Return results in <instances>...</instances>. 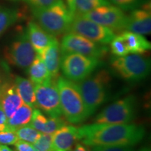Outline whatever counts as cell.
Masks as SVG:
<instances>
[{
    "label": "cell",
    "instance_id": "1",
    "mask_svg": "<svg viewBox=\"0 0 151 151\" xmlns=\"http://www.w3.org/2000/svg\"><path fill=\"white\" fill-rule=\"evenodd\" d=\"M146 130L134 124L94 123L78 128L77 139L88 146H133L144 137Z\"/></svg>",
    "mask_w": 151,
    "mask_h": 151
},
{
    "label": "cell",
    "instance_id": "2",
    "mask_svg": "<svg viewBox=\"0 0 151 151\" xmlns=\"http://www.w3.org/2000/svg\"><path fill=\"white\" fill-rule=\"evenodd\" d=\"M110 80L109 73L103 69L76 83L82 96L88 117L106 101Z\"/></svg>",
    "mask_w": 151,
    "mask_h": 151
},
{
    "label": "cell",
    "instance_id": "3",
    "mask_svg": "<svg viewBox=\"0 0 151 151\" xmlns=\"http://www.w3.org/2000/svg\"><path fill=\"white\" fill-rule=\"evenodd\" d=\"M56 85L59 92L62 111L66 119L72 124L85 121L88 116L76 83L63 76H59Z\"/></svg>",
    "mask_w": 151,
    "mask_h": 151
},
{
    "label": "cell",
    "instance_id": "4",
    "mask_svg": "<svg viewBox=\"0 0 151 151\" xmlns=\"http://www.w3.org/2000/svg\"><path fill=\"white\" fill-rule=\"evenodd\" d=\"M37 22L53 37L67 33L73 16L63 1L46 9L32 10Z\"/></svg>",
    "mask_w": 151,
    "mask_h": 151
},
{
    "label": "cell",
    "instance_id": "5",
    "mask_svg": "<svg viewBox=\"0 0 151 151\" xmlns=\"http://www.w3.org/2000/svg\"><path fill=\"white\" fill-rule=\"evenodd\" d=\"M111 67L115 73L128 81H139L146 78L150 72V60L140 54H127L122 57L113 56Z\"/></svg>",
    "mask_w": 151,
    "mask_h": 151
},
{
    "label": "cell",
    "instance_id": "6",
    "mask_svg": "<svg viewBox=\"0 0 151 151\" xmlns=\"http://www.w3.org/2000/svg\"><path fill=\"white\" fill-rule=\"evenodd\" d=\"M37 56L28 39L26 29H20L6 47L4 58L12 65L27 69Z\"/></svg>",
    "mask_w": 151,
    "mask_h": 151
},
{
    "label": "cell",
    "instance_id": "7",
    "mask_svg": "<svg viewBox=\"0 0 151 151\" xmlns=\"http://www.w3.org/2000/svg\"><path fill=\"white\" fill-rule=\"evenodd\" d=\"M101 65L99 59L77 53L62 55L60 68L66 78L78 82L88 77Z\"/></svg>",
    "mask_w": 151,
    "mask_h": 151
},
{
    "label": "cell",
    "instance_id": "8",
    "mask_svg": "<svg viewBox=\"0 0 151 151\" xmlns=\"http://www.w3.org/2000/svg\"><path fill=\"white\" fill-rule=\"evenodd\" d=\"M137 99L129 95L111 104L100 112L94 119L98 124H127L134 118Z\"/></svg>",
    "mask_w": 151,
    "mask_h": 151
},
{
    "label": "cell",
    "instance_id": "9",
    "mask_svg": "<svg viewBox=\"0 0 151 151\" xmlns=\"http://www.w3.org/2000/svg\"><path fill=\"white\" fill-rule=\"evenodd\" d=\"M69 32L81 35L94 43L102 45L110 43L116 37L112 29L81 15H75L73 16L67 33Z\"/></svg>",
    "mask_w": 151,
    "mask_h": 151
},
{
    "label": "cell",
    "instance_id": "10",
    "mask_svg": "<svg viewBox=\"0 0 151 151\" xmlns=\"http://www.w3.org/2000/svg\"><path fill=\"white\" fill-rule=\"evenodd\" d=\"M60 51L62 55L77 53L100 59L107 54L109 48L104 45L94 43L82 36L69 32L62 38Z\"/></svg>",
    "mask_w": 151,
    "mask_h": 151
},
{
    "label": "cell",
    "instance_id": "11",
    "mask_svg": "<svg viewBox=\"0 0 151 151\" xmlns=\"http://www.w3.org/2000/svg\"><path fill=\"white\" fill-rule=\"evenodd\" d=\"M37 107L41 109L49 117H61L59 92L53 80L35 86Z\"/></svg>",
    "mask_w": 151,
    "mask_h": 151
},
{
    "label": "cell",
    "instance_id": "12",
    "mask_svg": "<svg viewBox=\"0 0 151 151\" xmlns=\"http://www.w3.org/2000/svg\"><path fill=\"white\" fill-rule=\"evenodd\" d=\"M81 16L112 30L125 28L127 16L116 6L104 5Z\"/></svg>",
    "mask_w": 151,
    "mask_h": 151
},
{
    "label": "cell",
    "instance_id": "13",
    "mask_svg": "<svg viewBox=\"0 0 151 151\" xmlns=\"http://www.w3.org/2000/svg\"><path fill=\"white\" fill-rule=\"evenodd\" d=\"M124 29L132 32L145 35L151 32V11L150 2L142 6V8L132 10L127 16Z\"/></svg>",
    "mask_w": 151,
    "mask_h": 151
},
{
    "label": "cell",
    "instance_id": "14",
    "mask_svg": "<svg viewBox=\"0 0 151 151\" xmlns=\"http://www.w3.org/2000/svg\"><path fill=\"white\" fill-rule=\"evenodd\" d=\"M23 104L15 83L6 82L0 86V105L9 119Z\"/></svg>",
    "mask_w": 151,
    "mask_h": 151
},
{
    "label": "cell",
    "instance_id": "15",
    "mask_svg": "<svg viewBox=\"0 0 151 151\" xmlns=\"http://www.w3.org/2000/svg\"><path fill=\"white\" fill-rule=\"evenodd\" d=\"M26 29L28 39L37 54L57 40L56 37L46 32L37 22L30 21Z\"/></svg>",
    "mask_w": 151,
    "mask_h": 151
},
{
    "label": "cell",
    "instance_id": "16",
    "mask_svg": "<svg viewBox=\"0 0 151 151\" xmlns=\"http://www.w3.org/2000/svg\"><path fill=\"white\" fill-rule=\"evenodd\" d=\"M78 128L72 125L63 126L52 134V151L71 150L77 139Z\"/></svg>",
    "mask_w": 151,
    "mask_h": 151
},
{
    "label": "cell",
    "instance_id": "17",
    "mask_svg": "<svg viewBox=\"0 0 151 151\" xmlns=\"http://www.w3.org/2000/svg\"><path fill=\"white\" fill-rule=\"evenodd\" d=\"M60 46L58 40H55L51 44L44 48L40 53L37 54L45 64L52 78L58 77V73L60 68Z\"/></svg>",
    "mask_w": 151,
    "mask_h": 151
},
{
    "label": "cell",
    "instance_id": "18",
    "mask_svg": "<svg viewBox=\"0 0 151 151\" xmlns=\"http://www.w3.org/2000/svg\"><path fill=\"white\" fill-rule=\"evenodd\" d=\"M121 36L125 41L129 53L142 54L150 50V42L143 35L126 30L122 33Z\"/></svg>",
    "mask_w": 151,
    "mask_h": 151
},
{
    "label": "cell",
    "instance_id": "19",
    "mask_svg": "<svg viewBox=\"0 0 151 151\" xmlns=\"http://www.w3.org/2000/svg\"><path fill=\"white\" fill-rule=\"evenodd\" d=\"M33 109L23 103L16 112L7 119V129L16 132L19 128L28 125L31 121Z\"/></svg>",
    "mask_w": 151,
    "mask_h": 151
},
{
    "label": "cell",
    "instance_id": "20",
    "mask_svg": "<svg viewBox=\"0 0 151 151\" xmlns=\"http://www.w3.org/2000/svg\"><path fill=\"white\" fill-rule=\"evenodd\" d=\"M15 86L19 95L23 103L29 106L32 109L37 107L35 86L31 81L20 76H16L15 79Z\"/></svg>",
    "mask_w": 151,
    "mask_h": 151
},
{
    "label": "cell",
    "instance_id": "21",
    "mask_svg": "<svg viewBox=\"0 0 151 151\" xmlns=\"http://www.w3.org/2000/svg\"><path fill=\"white\" fill-rule=\"evenodd\" d=\"M27 69L30 80L34 86L42 84L53 80L49 73L45 64L38 55Z\"/></svg>",
    "mask_w": 151,
    "mask_h": 151
},
{
    "label": "cell",
    "instance_id": "22",
    "mask_svg": "<svg viewBox=\"0 0 151 151\" xmlns=\"http://www.w3.org/2000/svg\"><path fill=\"white\" fill-rule=\"evenodd\" d=\"M20 11L14 8L0 7V37L20 18Z\"/></svg>",
    "mask_w": 151,
    "mask_h": 151
},
{
    "label": "cell",
    "instance_id": "23",
    "mask_svg": "<svg viewBox=\"0 0 151 151\" xmlns=\"http://www.w3.org/2000/svg\"><path fill=\"white\" fill-rule=\"evenodd\" d=\"M110 4L109 0H74L75 15H82L104 5Z\"/></svg>",
    "mask_w": 151,
    "mask_h": 151
},
{
    "label": "cell",
    "instance_id": "24",
    "mask_svg": "<svg viewBox=\"0 0 151 151\" xmlns=\"http://www.w3.org/2000/svg\"><path fill=\"white\" fill-rule=\"evenodd\" d=\"M16 134L18 136V140L26 141V142L33 143H35L41 135V132L35 129L31 126L28 125L23 126L19 128L16 131Z\"/></svg>",
    "mask_w": 151,
    "mask_h": 151
},
{
    "label": "cell",
    "instance_id": "25",
    "mask_svg": "<svg viewBox=\"0 0 151 151\" xmlns=\"http://www.w3.org/2000/svg\"><path fill=\"white\" fill-rule=\"evenodd\" d=\"M110 44L111 51L114 56L122 57L129 54L127 45L121 35L113 38Z\"/></svg>",
    "mask_w": 151,
    "mask_h": 151
},
{
    "label": "cell",
    "instance_id": "26",
    "mask_svg": "<svg viewBox=\"0 0 151 151\" xmlns=\"http://www.w3.org/2000/svg\"><path fill=\"white\" fill-rule=\"evenodd\" d=\"M47 120L48 118L39 109H36L33 111L32 116L29 125L43 133Z\"/></svg>",
    "mask_w": 151,
    "mask_h": 151
},
{
    "label": "cell",
    "instance_id": "27",
    "mask_svg": "<svg viewBox=\"0 0 151 151\" xmlns=\"http://www.w3.org/2000/svg\"><path fill=\"white\" fill-rule=\"evenodd\" d=\"M52 134L42 133L39 139L33 143L35 151H52Z\"/></svg>",
    "mask_w": 151,
    "mask_h": 151
},
{
    "label": "cell",
    "instance_id": "28",
    "mask_svg": "<svg viewBox=\"0 0 151 151\" xmlns=\"http://www.w3.org/2000/svg\"><path fill=\"white\" fill-rule=\"evenodd\" d=\"M65 125H66V122L60 118V117H58V118L49 117L43 133L52 134L55 132Z\"/></svg>",
    "mask_w": 151,
    "mask_h": 151
},
{
    "label": "cell",
    "instance_id": "29",
    "mask_svg": "<svg viewBox=\"0 0 151 151\" xmlns=\"http://www.w3.org/2000/svg\"><path fill=\"white\" fill-rule=\"evenodd\" d=\"M122 11H132L139 8L142 4V0H109Z\"/></svg>",
    "mask_w": 151,
    "mask_h": 151
},
{
    "label": "cell",
    "instance_id": "30",
    "mask_svg": "<svg viewBox=\"0 0 151 151\" xmlns=\"http://www.w3.org/2000/svg\"><path fill=\"white\" fill-rule=\"evenodd\" d=\"M29 6L31 10L46 9L52 6L63 0H24Z\"/></svg>",
    "mask_w": 151,
    "mask_h": 151
},
{
    "label": "cell",
    "instance_id": "31",
    "mask_svg": "<svg viewBox=\"0 0 151 151\" xmlns=\"http://www.w3.org/2000/svg\"><path fill=\"white\" fill-rule=\"evenodd\" d=\"M18 141L16 132L14 131H2L0 132V144L14 145Z\"/></svg>",
    "mask_w": 151,
    "mask_h": 151
},
{
    "label": "cell",
    "instance_id": "32",
    "mask_svg": "<svg viewBox=\"0 0 151 151\" xmlns=\"http://www.w3.org/2000/svg\"><path fill=\"white\" fill-rule=\"evenodd\" d=\"M92 151H134L129 146H92Z\"/></svg>",
    "mask_w": 151,
    "mask_h": 151
},
{
    "label": "cell",
    "instance_id": "33",
    "mask_svg": "<svg viewBox=\"0 0 151 151\" xmlns=\"http://www.w3.org/2000/svg\"><path fill=\"white\" fill-rule=\"evenodd\" d=\"M14 145L16 151H35L32 143L26 141L18 140Z\"/></svg>",
    "mask_w": 151,
    "mask_h": 151
},
{
    "label": "cell",
    "instance_id": "34",
    "mask_svg": "<svg viewBox=\"0 0 151 151\" xmlns=\"http://www.w3.org/2000/svg\"><path fill=\"white\" fill-rule=\"evenodd\" d=\"M7 129V118L4 111L0 105V132L6 131Z\"/></svg>",
    "mask_w": 151,
    "mask_h": 151
},
{
    "label": "cell",
    "instance_id": "35",
    "mask_svg": "<svg viewBox=\"0 0 151 151\" xmlns=\"http://www.w3.org/2000/svg\"><path fill=\"white\" fill-rule=\"evenodd\" d=\"M66 3L67 4V8L71 13V14L74 16L75 14V9H74V0H65Z\"/></svg>",
    "mask_w": 151,
    "mask_h": 151
},
{
    "label": "cell",
    "instance_id": "36",
    "mask_svg": "<svg viewBox=\"0 0 151 151\" xmlns=\"http://www.w3.org/2000/svg\"><path fill=\"white\" fill-rule=\"evenodd\" d=\"M73 151H88V149L86 148V147H85L83 145L81 144V143H76L75 146V149Z\"/></svg>",
    "mask_w": 151,
    "mask_h": 151
},
{
    "label": "cell",
    "instance_id": "37",
    "mask_svg": "<svg viewBox=\"0 0 151 151\" xmlns=\"http://www.w3.org/2000/svg\"><path fill=\"white\" fill-rule=\"evenodd\" d=\"M0 151H14L6 145L0 144Z\"/></svg>",
    "mask_w": 151,
    "mask_h": 151
},
{
    "label": "cell",
    "instance_id": "38",
    "mask_svg": "<svg viewBox=\"0 0 151 151\" xmlns=\"http://www.w3.org/2000/svg\"><path fill=\"white\" fill-rule=\"evenodd\" d=\"M139 151H150V148L148 147H145V148H141Z\"/></svg>",
    "mask_w": 151,
    "mask_h": 151
},
{
    "label": "cell",
    "instance_id": "39",
    "mask_svg": "<svg viewBox=\"0 0 151 151\" xmlns=\"http://www.w3.org/2000/svg\"><path fill=\"white\" fill-rule=\"evenodd\" d=\"M68 151H73V150H71H71H68Z\"/></svg>",
    "mask_w": 151,
    "mask_h": 151
},
{
    "label": "cell",
    "instance_id": "40",
    "mask_svg": "<svg viewBox=\"0 0 151 151\" xmlns=\"http://www.w3.org/2000/svg\"><path fill=\"white\" fill-rule=\"evenodd\" d=\"M88 151H91V150H88Z\"/></svg>",
    "mask_w": 151,
    "mask_h": 151
}]
</instances>
